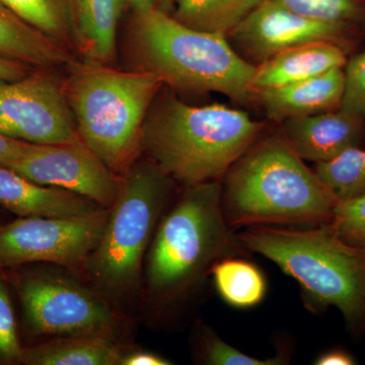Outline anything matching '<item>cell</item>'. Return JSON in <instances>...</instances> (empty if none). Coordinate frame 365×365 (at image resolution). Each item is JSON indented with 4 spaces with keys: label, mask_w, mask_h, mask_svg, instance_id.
Instances as JSON below:
<instances>
[{
    "label": "cell",
    "mask_w": 365,
    "mask_h": 365,
    "mask_svg": "<svg viewBox=\"0 0 365 365\" xmlns=\"http://www.w3.org/2000/svg\"><path fill=\"white\" fill-rule=\"evenodd\" d=\"M163 91L144 120L141 148L185 187L222 179L260 139L263 125L246 112L222 104L195 107Z\"/></svg>",
    "instance_id": "6da1fadb"
},
{
    "label": "cell",
    "mask_w": 365,
    "mask_h": 365,
    "mask_svg": "<svg viewBox=\"0 0 365 365\" xmlns=\"http://www.w3.org/2000/svg\"><path fill=\"white\" fill-rule=\"evenodd\" d=\"M225 177L222 208L230 227L327 225L338 203L283 136L258 139Z\"/></svg>",
    "instance_id": "7a4b0ae2"
},
{
    "label": "cell",
    "mask_w": 365,
    "mask_h": 365,
    "mask_svg": "<svg viewBox=\"0 0 365 365\" xmlns=\"http://www.w3.org/2000/svg\"><path fill=\"white\" fill-rule=\"evenodd\" d=\"M129 43L137 71L155 74L175 90L220 93L241 104L254 93L256 66L227 36L188 28L157 6L134 11Z\"/></svg>",
    "instance_id": "3957f363"
},
{
    "label": "cell",
    "mask_w": 365,
    "mask_h": 365,
    "mask_svg": "<svg viewBox=\"0 0 365 365\" xmlns=\"http://www.w3.org/2000/svg\"><path fill=\"white\" fill-rule=\"evenodd\" d=\"M237 237L299 283L307 309L337 307L350 329L364 328L365 248L341 239L330 223L306 230L253 225Z\"/></svg>",
    "instance_id": "277c9868"
},
{
    "label": "cell",
    "mask_w": 365,
    "mask_h": 365,
    "mask_svg": "<svg viewBox=\"0 0 365 365\" xmlns=\"http://www.w3.org/2000/svg\"><path fill=\"white\" fill-rule=\"evenodd\" d=\"M247 253L225 220L222 182L185 187L151 240L144 272L148 292L173 302L193 289L218 261Z\"/></svg>",
    "instance_id": "5b68a950"
},
{
    "label": "cell",
    "mask_w": 365,
    "mask_h": 365,
    "mask_svg": "<svg viewBox=\"0 0 365 365\" xmlns=\"http://www.w3.org/2000/svg\"><path fill=\"white\" fill-rule=\"evenodd\" d=\"M64 85L81 140L115 174L138 160L141 133L162 79L148 71H121L86 61L69 66Z\"/></svg>",
    "instance_id": "8992f818"
},
{
    "label": "cell",
    "mask_w": 365,
    "mask_h": 365,
    "mask_svg": "<svg viewBox=\"0 0 365 365\" xmlns=\"http://www.w3.org/2000/svg\"><path fill=\"white\" fill-rule=\"evenodd\" d=\"M174 182L148 158L137 160L126 173L102 237L83 268L98 292L121 297L139 284L144 255Z\"/></svg>",
    "instance_id": "52a82bcc"
},
{
    "label": "cell",
    "mask_w": 365,
    "mask_h": 365,
    "mask_svg": "<svg viewBox=\"0 0 365 365\" xmlns=\"http://www.w3.org/2000/svg\"><path fill=\"white\" fill-rule=\"evenodd\" d=\"M20 299L29 331L35 335L98 336L114 339L121 319L102 294L57 272L21 280Z\"/></svg>",
    "instance_id": "ba28073f"
},
{
    "label": "cell",
    "mask_w": 365,
    "mask_h": 365,
    "mask_svg": "<svg viewBox=\"0 0 365 365\" xmlns=\"http://www.w3.org/2000/svg\"><path fill=\"white\" fill-rule=\"evenodd\" d=\"M110 208L69 217H20L0 227V267L52 263L78 270L85 268L97 246Z\"/></svg>",
    "instance_id": "9c48e42d"
},
{
    "label": "cell",
    "mask_w": 365,
    "mask_h": 365,
    "mask_svg": "<svg viewBox=\"0 0 365 365\" xmlns=\"http://www.w3.org/2000/svg\"><path fill=\"white\" fill-rule=\"evenodd\" d=\"M0 133L34 144L81 140L64 85L48 69H35L16 81H0Z\"/></svg>",
    "instance_id": "30bf717a"
},
{
    "label": "cell",
    "mask_w": 365,
    "mask_h": 365,
    "mask_svg": "<svg viewBox=\"0 0 365 365\" xmlns=\"http://www.w3.org/2000/svg\"><path fill=\"white\" fill-rule=\"evenodd\" d=\"M9 169L41 186L73 192L104 208L116 201L123 177L115 174L83 140L34 144Z\"/></svg>",
    "instance_id": "8fae6325"
},
{
    "label": "cell",
    "mask_w": 365,
    "mask_h": 365,
    "mask_svg": "<svg viewBox=\"0 0 365 365\" xmlns=\"http://www.w3.org/2000/svg\"><path fill=\"white\" fill-rule=\"evenodd\" d=\"M348 26L313 20L273 0H262L228 35L237 49L259 66L297 46L337 42Z\"/></svg>",
    "instance_id": "7c38bea8"
},
{
    "label": "cell",
    "mask_w": 365,
    "mask_h": 365,
    "mask_svg": "<svg viewBox=\"0 0 365 365\" xmlns=\"http://www.w3.org/2000/svg\"><path fill=\"white\" fill-rule=\"evenodd\" d=\"M364 118L343 111L319 113L283 121V138L302 160L329 162L359 145Z\"/></svg>",
    "instance_id": "4fadbf2b"
},
{
    "label": "cell",
    "mask_w": 365,
    "mask_h": 365,
    "mask_svg": "<svg viewBox=\"0 0 365 365\" xmlns=\"http://www.w3.org/2000/svg\"><path fill=\"white\" fill-rule=\"evenodd\" d=\"M344 88V68H337L307 81L258 93L268 119L282 123L292 118L340 109Z\"/></svg>",
    "instance_id": "5bb4252c"
},
{
    "label": "cell",
    "mask_w": 365,
    "mask_h": 365,
    "mask_svg": "<svg viewBox=\"0 0 365 365\" xmlns=\"http://www.w3.org/2000/svg\"><path fill=\"white\" fill-rule=\"evenodd\" d=\"M0 205L21 217H69L104 208L73 192L41 186L0 165Z\"/></svg>",
    "instance_id": "9a60e30c"
},
{
    "label": "cell",
    "mask_w": 365,
    "mask_h": 365,
    "mask_svg": "<svg viewBox=\"0 0 365 365\" xmlns=\"http://www.w3.org/2000/svg\"><path fill=\"white\" fill-rule=\"evenodd\" d=\"M348 59L337 42L319 41L297 46L256 66L254 93L313 78L333 69L344 68Z\"/></svg>",
    "instance_id": "2e32d148"
},
{
    "label": "cell",
    "mask_w": 365,
    "mask_h": 365,
    "mask_svg": "<svg viewBox=\"0 0 365 365\" xmlns=\"http://www.w3.org/2000/svg\"><path fill=\"white\" fill-rule=\"evenodd\" d=\"M124 0H73L74 46L91 63L112 62Z\"/></svg>",
    "instance_id": "e0dca14e"
},
{
    "label": "cell",
    "mask_w": 365,
    "mask_h": 365,
    "mask_svg": "<svg viewBox=\"0 0 365 365\" xmlns=\"http://www.w3.org/2000/svg\"><path fill=\"white\" fill-rule=\"evenodd\" d=\"M0 54L38 69L76 63L66 46L48 37L0 4Z\"/></svg>",
    "instance_id": "ac0fdd59"
},
{
    "label": "cell",
    "mask_w": 365,
    "mask_h": 365,
    "mask_svg": "<svg viewBox=\"0 0 365 365\" xmlns=\"http://www.w3.org/2000/svg\"><path fill=\"white\" fill-rule=\"evenodd\" d=\"M124 355L111 338L66 336L24 349L21 362L30 365H122Z\"/></svg>",
    "instance_id": "d6986e66"
},
{
    "label": "cell",
    "mask_w": 365,
    "mask_h": 365,
    "mask_svg": "<svg viewBox=\"0 0 365 365\" xmlns=\"http://www.w3.org/2000/svg\"><path fill=\"white\" fill-rule=\"evenodd\" d=\"M262 0H175L172 16L201 32L227 36Z\"/></svg>",
    "instance_id": "ffe728a7"
},
{
    "label": "cell",
    "mask_w": 365,
    "mask_h": 365,
    "mask_svg": "<svg viewBox=\"0 0 365 365\" xmlns=\"http://www.w3.org/2000/svg\"><path fill=\"white\" fill-rule=\"evenodd\" d=\"M210 274L220 297L237 309L258 306L267 292V283L260 269L240 256L218 261Z\"/></svg>",
    "instance_id": "44dd1931"
},
{
    "label": "cell",
    "mask_w": 365,
    "mask_h": 365,
    "mask_svg": "<svg viewBox=\"0 0 365 365\" xmlns=\"http://www.w3.org/2000/svg\"><path fill=\"white\" fill-rule=\"evenodd\" d=\"M0 4L60 44L74 45L73 0H0Z\"/></svg>",
    "instance_id": "7402d4cb"
},
{
    "label": "cell",
    "mask_w": 365,
    "mask_h": 365,
    "mask_svg": "<svg viewBox=\"0 0 365 365\" xmlns=\"http://www.w3.org/2000/svg\"><path fill=\"white\" fill-rule=\"evenodd\" d=\"M314 170L338 202L365 196V150L359 146L316 163Z\"/></svg>",
    "instance_id": "603a6c76"
},
{
    "label": "cell",
    "mask_w": 365,
    "mask_h": 365,
    "mask_svg": "<svg viewBox=\"0 0 365 365\" xmlns=\"http://www.w3.org/2000/svg\"><path fill=\"white\" fill-rule=\"evenodd\" d=\"M197 353L203 364L211 365H281L287 364V352H280L270 359H256L235 349L218 337L215 332L201 327L197 333Z\"/></svg>",
    "instance_id": "cb8c5ba5"
},
{
    "label": "cell",
    "mask_w": 365,
    "mask_h": 365,
    "mask_svg": "<svg viewBox=\"0 0 365 365\" xmlns=\"http://www.w3.org/2000/svg\"><path fill=\"white\" fill-rule=\"evenodd\" d=\"M313 20L350 26L364 19L365 0H273Z\"/></svg>",
    "instance_id": "d4e9b609"
},
{
    "label": "cell",
    "mask_w": 365,
    "mask_h": 365,
    "mask_svg": "<svg viewBox=\"0 0 365 365\" xmlns=\"http://www.w3.org/2000/svg\"><path fill=\"white\" fill-rule=\"evenodd\" d=\"M330 225L348 244L365 248V196L338 202Z\"/></svg>",
    "instance_id": "484cf974"
},
{
    "label": "cell",
    "mask_w": 365,
    "mask_h": 365,
    "mask_svg": "<svg viewBox=\"0 0 365 365\" xmlns=\"http://www.w3.org/2000/svg\"><path fill=\"white\" fill-rule=\"evenodd\" d=\"M345 88L340 110L365 117V51L347 61L344 67Z\"/></svg>",
    "instance_id": "4316f807"
},
{
    "label": "cell",
    "mask_w": 365,
    "mask_h": 365,
    "mask_svg": "<svg viewBox=\"0 0 365 365\" xmlns=\"http://www.w3.org/2000/svg\"><path fill=\"white\" fill-rule=\"evenodd\" d=\"M23 352L9 292L6 282L0 277V359L21 362Z\"/></svg>",
    "instance_id": "83f0119b"
},
{
    "label": "cell",
    "mask_w": 365,
    "mask_h": 365,
    "mask_svg": "<svg viewBox=\"0 0 365 365\" xmlns=\"http://www.w3.org/2000/svg\"><path fill=\"white\" fill-rule=\"evenodd\" d=\"M30 144L0 133V165L11 167L26 153Z\"/></svg>",
    "instance_id": "f1b7e54d"
},
{
    "label": "cell",
    "mask_w": 365,
    "mask_h": 365,
    "mask_svg": "<svg viewBox=\"0 0 365 365\" xmlns=\"http://www.w3.org/2000/svg\"><path fill=\"white\" fill-rule=\"evenodd\" d=\"M35 69L37 68L0 54V81H16L26 78Z\"/></svg>",
    "instance_id": "f546056e"
},
{
    "label": "cell",
    "mask_w": 365,
    "mask_h": 365,
    "mask_svg": "<svg viewBox=\"0 0 365 365\" xmlns=\"http://www.w3.org/2000/svg\"><path fill=\"white\" fill-rule=\"evenodd\" d=\"M169 360L158 355L157 353L138 350L125 354L122 365H169Z\"/></svg>",
    "instance_id": "4dcf8cb0"
},
{
    "label": "cell",
    "mask_w": 365,
    "mask_h": 365,
    "mask_svg": "<svg viewBox=\"0 0 365 365\" xmlns=\"http://www.w3.org/2000/svg\"><path fill=\"white\" fill-rule=\"evenodd\" d=\"M317 365H354V357L350 353L342 349H332L323 353L316 359Z\"/></svg>",
    "instance_id": "1f68e13d"
},
{
    "label": "cell",
    "mask_w": 365,
    "mask_h": 365,
    "mask_svg": "<svg viewBox=\"0 0 365 365\" xmlns=\"http://www.w3.org/2000/svg\"><path fill=\"white\" fill-rule=\"evenodd\" d=\"M125 6H129L133 11L148 9L155 6V0H124Z\"/></svg>",
    "instance_id": "d6a6232c"
},
{
    "label": "cell",
    "mask_w": 365,
    "mask_h": 365,
    "mask_svg": "<svg viewBox=\"0 0 365 365\" xmlns=\"http://www.w3.org/2000/svg\"><path fill=\"white\" fill-rule=\"evenodd\" d=\"M175 0H155V6L165 14H172Z\"/></svg>",
    "instance_id": "836d02e7"
}]
</instances>
